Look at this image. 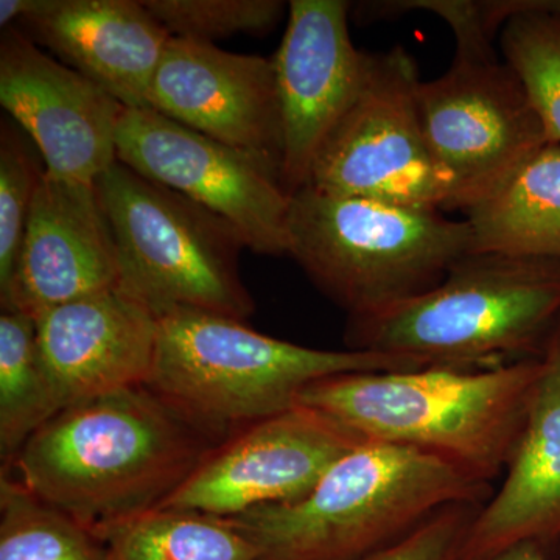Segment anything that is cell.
<instances>
[{
  "mask_svg": "<svg viewBox=\"0 0 560 560\" xmlns=\"http://www.w3.org/2000/svg\"><path fill=\"white\" fill-rule=\"evenodd\" d=\"M220 442L136 386L69 405L2 474L97 530L160 508Z\"/></svg>",
  "mask_w": 560,
  "mask_h": 560,
  "instance_id": "6da1fadb",
  "label": "cell"
},
{
  "mask_svg": "<svg viewBox=\"0 0 560 560\" xmlns=\"http://www.w3.org/2000/svg\"><path fill=\"white\" fill-rule=\"evenodd\" d=\"M539 374L540 359L485 370L353 372L313 383L298 404L364 441L429 453L490 486L506 469Z\"/></svg>",
  "mask_w": 560,
  "mask_h": 560,
  "instance_id": "7a4b0ae2",
  "label": "cell"
},
{
  "mask_svg": "<svg viewBox=\"0 0 560 560\" xmlns=\"http://www.w3.org/2000/svg\"><path fill=\"white\" fill-rule=\"evenodd\" d=\"M158 318L147 386L221 442L296 407L301 394L323 378L434 366L371 350L305 348L250 329L245 320L197 308H172Z\"/></svg>",
  "mask_w": 560,
  "mask_h": 560,
  "instance_id": "3957f363",
  "label": "cell"
},
{
  "mask_svg": "<svg viewBox=\"0 0 560 560\" xmlns=\"http://www.w3.org/2000/svg\"><path fill=\"white\" fill-rule=\"evenodd\" d=\"M489 490L429 453L364 441L301 500L230 521L265 560H360L404 539L445 508L481 506Z\"/></svg>",
  "mask_w": 560,
  "mask_h": 560,
  "instance_id": "277c9868",
  "label": "cell"
},
{
  "mask_svg": "<svg viewBox=\"0 0 560 560\" xmlns=\"http://www.w3.org/2000/svg\"><path fill=\"white\" fill-rule=\"evenodd\" d=\"M560 319V261L470 253L425 293L349 318L352 350L438 366H503L540 359Z\"/></svg>",
  "mask_w": 560,
  "mask_h": 560,
  "instance_id": "5b68a950",
  "label": "cell"
},
{
  "mask_svg": "<svg viewBox=\"0 0 560 560\" xmlns=\"http://www.w3.org/2000/svg\"><path fill=\"white\" fill-rule=\"evenodd\" d=\"M289 256L349 318L425 293L474 253L469 221L302 187L290 200Z\"/></svg>",
  "mask_w": 560,
  "mask_h": 560,
  "instance_id": "8992f818",
  "label": "cell"
},
{
  "mask_svg": "<svg viewBox=\"0 0 560 560\" xmlns=\"http://www.w3.org/2000/svg\"><path fill=\"white\" fill-rule=\"evenodd\" d=\"M410 9L433 11L455 35L451 68L420 81L418 108L431 154L451 180L447 210L467 213L550 142L522 80L493 49L499 28L488 2L427 0Z\"/></svg>",
  "mask_w": 560,
  "mask_h": 560,
  "instance_id": "52a82bcc",
  "label": "cell"
},
{
  "mask_svg": "<svg viewBox=\"0 0 560 560\" xmlns=\"http://www.w3.org/2000/svg\"><path fill=\"white\" fill-rule=\"evenodd\" d=\"M120 267V283L156 315L197 308L246 320L241 232L178 191L117 161L95 180Z\"/></svg>",
  "mask_w": 560,
  "mask_h": 560,
  "instance_id": "ba28073f",
  "label": "cell"
},
{
  "mask_svg": "<svg viewBox=\"0 0 560 560\" xmlns=\"http://www.w3.org/2000/svg\"><path fill=\"white\" fill-rule=\"evenodd\" d=\"M419 69L401 46L371 54L363 86L316 154L305 187L323 194L447 210L451 180L423 135Z\"/></svg>",
  "mask_w": 560,
  "mask_h": 560,
  "instance_id": "9c48e42d",
  "label": "cell"
},
{
  "mask_svg": "<svg viewBox=\"0 0 560 560\" xmlns=\"http://www.w3.org/2000/svg\"><path fill=\"white\" fill-rule=\"evenodd\" d=\"M117 161L230 221L246 248L289 256L291 195L279 175L249 154L151 108H127Z\"/></svg>",
  "mask_w": 560,
  "mask_h": 560,
  "instance_id": "30bf717a",
  "label": "cell"
},
{
  "mask_svg": "<svg viewBox=\"0 0 560 560\" xmlns=\"http://www.w3.org/2000/svg\"><path fill=\"white\" fill-rule=\"evenodd\" d=\"M361 442L338 420L298 404L220 442L160 508L232 518L291 503Z\"/></svg>",
  "mask_w": 560,
  "mask_h": 560,
  "instance_id": "8fae6325",
  "label": "cell"
},
{
  "mask_svg": "<svg viewBox=\"0 0 560 560\" xmlns=\"http://www.w3.org/2000/svg\"><path fill=\"white\" fill-rule=\"evenodd\" d=\"M0 103L38 149L47 172L94 184L117 162L125 106L97 83L44 54L18 27L0 39Z\"/></svg>",
  "mask_w": 560,
  "mask_h": 560,
  "instance_id": "7c38bea8",
  "label": "cell"
},
{
  "mask_svg": "<svg viewBox=\"0 0 560 560\" xmlns=\"http://www.w3.org/2000/svg\"><path fill=\"white\" fill-rule=\"evenodd\" d=\"M149 108L249 154L280 178L283 135L272 58L172 36L151 83Z\"/></svg>",
  "mask_w": 560,
  "mask_h": 560,
  "instance_id": "4fadbf2b",
  "label": "cell"
},
{
  "mask_svg": "<svg viewBox=\"0 0 560 560\" xmlns=\"http://www.w3.org/2000/svg\"><path fill=\"white\" fill-rule=\"evenodd\" d=\"M349 2L293 0L289 24L272 57L282 119L283 187L307 184L320 147L350 108L366 79L371 54L353 46Z\"/></svg>",
  "mask_w": 560,
  "mask_h": 560,
  "instance_id": "5bb4252c",
  "label": "cell"
},
{
  "mask_svg": "<svg viewBox=\"0 0 560 560\" xmlns=\"http://www.w3.org/2000/svg\"><path fill=\"white\" fill-rule=\"evenodd\" d=\"M120 267L95 184L44 173L2 311L36 318L58 305L114 289Z\"/></svg>",
  "mask_w": 560,
  "mask_h": 560,
  "instance_id": "9a60e30c",
  "label": "cell"
},
{
  "mask_svg": "<svg viewBox=\"0 0 560 560\" xmlns=\"http://www.w3.org/2000/svg\"><path fill=\"white\" fill-rule=\"evenodd\" d=\"M35 324L40 359L62 410L77 401L149 383L160 318L124 287L39 313Z\"/></svg>",
  "mask_w": 560,
  "mask_h": 560,
  "instance_id": "2e32d148",
  "label": "cell"
},
{
  "mask_svg": "<svg viewBox=\"0 0 560 560\" xmlns=\"http://www.w3.org/2000/svg\"><path fill=\"white\" fill-rule=\"evenodd\" d=\"M504 480L464 534L455 560H490L515 545L560 540V319L540 355V374Z\"/></svg>",
  "mask_w": 560,
  "mask_h": 560,
  "instance_id": "e0dca14e",
  "label": "cell"
},
{
  "mask_svg": "<svg viewBox=\"0 0 560 560\" xmlns=\"http://www.w3.org/2000/svg\"><path fill=\"white\" fill-rule=\"evenodd\" d=\"M14 27L132 109L149 108L172 38L138 0H36Z\"/></svg>",
  "mask_w": 560,
  "mask_h": 560,
  "instance_id": "ac0fdd59",
  "label": "cell"
},
{
  "mask_svg": "<svg viewBox=\"0 0 560 560\" xmlns=\"http://www.w3.org/2000/svg\"><path fill=\"white\" fill-rule=\"evenodd\" d=\"M464 215L474 253L560 261V143H547L492 198Z\"/></svg>",
  "mask_w": 560,
  "mask_h": 560,
  "instance_id": "d6986e66",
  "label": "cell"
},
{
  "mask_svg": "<svg viewBox=\"0 0 560 560\" xmlns=\"http://www.w3.org/2000/svg\"><path fill=\"white\" fill-rule=\"evenodd\" d=\"M116 560H265L230 518L156 508L95 530Z\"/></svg>",
  "mask_w": 560,
  "mask_h": 560,
  "instance_id": "ffe728a7",
  "label": "cell"
},
{
  "mask_svg": "<svg viewBox=\"0 0 560 560\" xmlns=\"http://www.w3.org/2000/svg\"><path fill=\"white\" fill-rule=\"evenodd\" d=\"M60 396L36 341L35 318L20 312L0 315V456L2 470L55 415Z\"/></svg>",
  "mask_w": 560,
  "mask_h": 560,
  "instance_id": "44dd1931",
  "label": "cell"
},
{
  "mask_svg": "<svg viewBox=\"0 0 560 560\" xmlns=\"http://www.w3.org/2000/svg\"><path fill=\"white\" fill-rule=\"evenodd\" d=\"M0 560H116L95 530L0 478Z\"/></svg>",
  "mask_w": 560,
  "mask_h": 560,
  "instance_id": "7402d4cb",
  "label": "cell"
},
{
  "mask_svg": "<svg viewBox=\"0 0 560 560\" xmlns=\"http://www.w3.org/2000/svg\"><path fill=\"white\" fill-rule=\"evenodd\" d=\"M500 50L517 73L548 142L560 143V13L547 0H506Z\"/></svg>",
  "mask_w": 560,
  "mask_h": 560,
  "instance_id": "603a6c76",
  "label": "cell"
},
{
  "mask_svg": "<svg viewBox=\"0 0 560 560\" xmlns=\"http://www.w3.org/2000/svg\"><path fill=\"white\" fill-rule=\"evenodd\" d=\"M10 120L0 130V294L9 290L25 226L46 164L32 139Z\"/></svg>",
  "mask_w": 560,
  "mask_h": 560,
  "instance_id": "cb8c5ba5",
  "label": "cell"
},
{
  "mask_svg": "<svg viewBox=\"0 0 560 560\" xmlns=\"http://www.w3.org/2000/svg\"><path fill=\"white\" fill-rule=\"evenodd\" d=\"M143 5L173 38L210 44L235 35H267L285 10L279 0H143Z\"/></svg>",
  "mask_w": 560,
  "mask_h": 560,
  "instance_id": "d4e9b609",
  "label": "cell"
},
{
  "mask_svg": "<svg viewBox=\"0 0 560 560\" xmlns=\"http://www.w3.org/2000/svg\"><path fill=\"white\" fill-rule=\"evenodd\" d=\"M480 508H445L404 539L360 560H455L464 534Z\"/></svg>",
  "mask_w": 560,
  "mask_h": 560,
  "instance_id": "484cf974",
  "label": "cell"
},
{
  "mask_svg": "<svg viewBox=\"0 0 560 560\" xmlns=\"http://www.w3.org/2000/svg\"><path fill=\"white\" fill-rule=\"evenodd\" d=\"M36 0H0V27L2 31L14 27L35 9Z\"/></svg>",
  "mask_w": 560,
  "mask_h": 560,
  "instance_id": "4316f807",
  "label": "cell"
},
{
  "mask_svg": "<svg viewBox=\"0 0 560 560\" xmlns=\"http://www.w3.org/2000/svg\"><path fill=\"white\" fill-rule=\"evenodd\" d=\"M490 560H551L545 555V548L536 544H521L500 552ZM560 560V559H559Z\"/></svg>",
  "mask_w": 560,
  "mask_h": 560,
  "instance_id": "83f0119b",
  "label": "cell"
},
{
  "mask_svg": "<svg viewBox=\"0 0 560 560\" xmlns=\"http://www.w3.org/2000/svg\"><path fill=\"white\" fill-rule=\"evenodd\" d=\"M548 9L556 11V13H560V0H547Z\"/></svg>",
  "mask_w": 560,
  "mask_h": 560,
  "instance_id": "f1b7e54d",
  "label": "cell"
}]
</instances>
